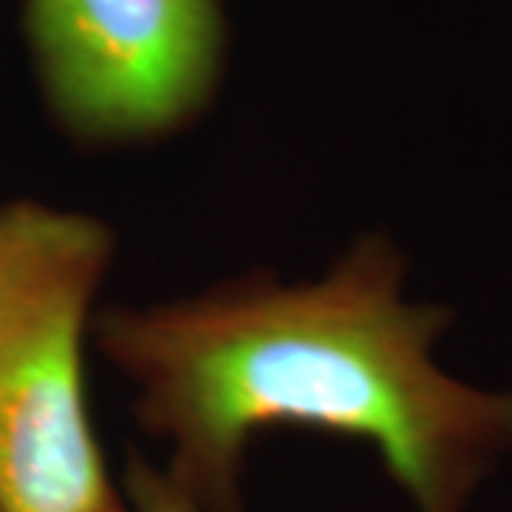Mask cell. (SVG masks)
<instances>
[{"mask_svg":"<svg viewBox=\"0 0 512 512\" xmlns=\"http://www.w3.org/2000/svg\"><path fill=\"white\" fill-rule=\"evenodd\" d=\"M447 313L404 296V262L359 239L328 274L251 276L148 308H111L97 345L168 447V478L205 512H242L256 433L308 427L367 441L413 512H470L512 450V390L444 373Z\"/></svg>","mask_w":512,"mask_h":512,"instance_id":"1","label":"cell"},{"mask_svg":"<svg viewBox=\"0 0 512 512\" xmlns=\"http://www.w3.org/2000/svg\"><path fill=\"white\" fill-rule=\"evenodd\" d=\"M114 239L40 200L0 202V512H128L86 399V330Z\"/></svg>","mask_w":512,"mask_h":512,"instance_id":"2","label":"cell"},{"mask_svg":"<svg viewBox=\"0 0 512 512\" xmlns=\"http://www.w3.org/2000/svg\"><path fill=\"white\" fill-rule=\"evenodd\" d=\"M23 26L46 106L83 143L177 131L220 80V0H26Z\"/></svg>","mask_w":512,"mask_h":512,"instance_id":"3","label":"cell"},{"mask_svg":"<svg viewBox=\"0 0 512 512\" xmlns=\"http://www.w3.org/2000/svg\"><path fill=\"white\" fill-rule=\"evenodd\" d=\"M123 493H126L128 512H205L191 495H185L168 478L165 470L148 464L140 456L128 461Z\"/></svg>","mask_w":512,"mask_h":512,"instance_id":"4","label":"cell"}]
</instances>
